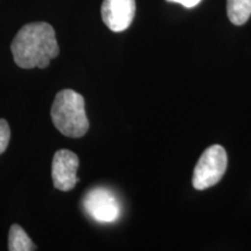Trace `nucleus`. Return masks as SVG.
<instances>
[{
  "label": "nucleus",
  "mask_w": 251,
  "mask_h": 251,
  "mask_svg": "<svg viewBox=\"0 0 251 251\" xmlns=\"http://www.w3.org/2000/svg\"><path fill=\"white\" fill-rule=\"evenodd\" d=\"M11 50L15 64L23 69H45L59 54L54 28L47 23L25 25L12 41Z\"/></svg>",
  "instance_id": "obj_1"
},
{
  "label": "nucleus",
  "mask_w": 251,
  "mask_h": 251,
  "mask_svg": "<svg viewBox=\"0 0 251 251\" xmlns=\"http://www.w3.org/2000/svg\"><path fill=\"white\" fill-rule=\"evenodd\" d=\"M52 124L67 137L84 136L90 124L85 112V100L74 90H63L55 97L51 107Z\"/></svg>",
  "instance_id": "obj_2"
},
{
  "label": "nucleus",
  "mask_w": 251,
  "mask_h": 251,
  "mask_svg": "<svg viewBox=\"0 0 251 251\" xmlns=\"http://www.w3.org/2000/svg\"><path fill=\"white\" fill-rule=\"evenodd\" d=\"M227 163V152L224 147L214 144L207 148L194 168L193 187L201 191L218 184L224 177Z\"/></svg>",
  "instance_id": "obj_3"
},
{
  "label": "nucleus",
  "mask_w": 251,
  "mask_h": 251,
  "mask_svg": "<svg viewBox=\"0 0 251 251\" xmlns=\"http://www.w3.org/2000/svg\"><path fill=\"white\" fill-rule=\"evenodd\" d=\"M85 212L94 221L111 224L121 215V206L112 191L105 187H94L83 199Z\"/></svg>",
  "instance_id": "obj_4"
},
{
  "label": "nucleus",
  "mask_w": 251,
  "mask_h": 251,
  "mask_svg": "<svg viewBox=\"0 0 251 251\" xmlns=\"http://www.w3.org/2000/svg\"><path fill=\"white\" fill-rule=\"evenodd\" d=\"M79 158L70 150L62 149L55 152L51 165V177L54 186L59 191H71L79 181L77 170Z\"/></svg>",
  "instance_id": "obj_5"
},
{
  "label": "nucleus",
  "mask_w": 251,
  "mask_h": 251,
  "mask_svg": "<svg viewBox=\"0 0 251 251\" xmlns=\"http://www.w3.org/2000/svg\"><path fill=\"white\" fill-rule=\"evenodd\" d=\"M135 12V0H103L101 5L102 21L114 33H120L130 26Z\"/></svg>",
  "instance_id": "obj_6"
},
{
  "label": "nucleus",
  "mask_w": 251,
  "mask_h": 251,
  "mask_svg": "<svg viewBox=\"0 0 251 251\" xmlns=\"http://www.w3.org/2000/svg\"><path fill=\"white\" fill-rule=\"evenodd\" d=\"M229 20L236 26H242L251 17V0H227Z\"/></svg>",
  "instance_id": "obj_7"
},
{
  "label": "nucleus",
  "mask_w": 251,
  "mask_h": 251,
  "mask_svg": "<svg viewBox=\"0 0 251 251\" xmlns=\"http://www.w3.org/2000/svg\"><path fill=\"white\" fill-rule=\"evenodd\" d=\"M36 246L31 242L23 227L13 225L8 234V250L9 251H31L35 250Z\"/></svg>",
  "instance_id": "obj_8"
},
{
  "label": "nucleus",
  "mask_w": 251,
  "mask_h": 251,
  "mask_svg": "<svg viewBox=\"0 0 251 251\" xmlns=\"http://www.w3.org/2000/svg\"><path fill=\"white\" fill-rule=\"evenodd\" d=\"M9 140H11V129L8 122L5 119H0V155L7 149Z\"/></svg>",
  "instance_id": "obj_9"
},
{
  "label": "nucleus",
  "mask_w": 251,
  "mask_h": 251,
  "mask_svg": "<svg viewBox=\"0 0 251 251\" xmlns=\"http://www.w3.org/2000/svg\"><path fill=\"white\" fill-rule=\"evenodd\" d=\"M168 1L178 2V4L185 6V7L192 8V7H194V6H197L198 4H199L201 0H168Z\"/></svg>",
  "instance_id": "obj_10"
}]
</instances>
